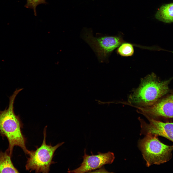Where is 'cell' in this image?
I'll list each match as a JSON object with an SVG mask.
<instances>
[{"mask_svg": "<svg viewBox=\"0 0 173 173\" xmlns=\"http://www.w3.org/2000/svg\"><path fill=\"white\" fill-rule=\"evenodd\" d=\"M11 157L7 149L4 152L0 151V173H19L14 166Z\"/></svg>", "mask_w": 173, "mask_h": 173, "instance_id": "9", "label": "cell"}, {"mask_svg": "<svg viewBox=\"0 0 173 173\" xmlns=\"http://www.w3.org/2000/svg\"><path fill=\"white\" fill-rule=\"evenodd\" d=\"M158 136L148 134L138 141V147L147 167L164 163L172 158L173 145L164 144L159 139Z\"/></svg>", "mask_w": 173, "mask_h": 173, "instance_id": "3", "label": "cell"}, {"mask_svg": "<svg viewBox=\"0 0 173 173\" xmlns=\"http://www.w3.org/2000/svg\"><path fill=\"white\" fill-rule=\"evenodd\" d=\"M46 3L45 0H27L26 3L25 7L27 8L32 9L34 15H37L36 8L37 6L41 4Z\"/></svg>", "mask_w": 173, "mask_h": 173, "instance_id": "12", "label": "cell"}, {"mask_svg": "<svg viewBox=\"0 0 173 173\" xmlns=\"http://www.w3.org/2000/svg\"><path fill=\"white\" fill-rule=\"evenodd\" d=\"M148 119L173 118V93L162 97L153 104L139 108Z\"/></svg>", "mask_w": 173, "mask_h": 173, "instance_id": "6", "label": "cell"}, {"mask_svg": "<svg viewBox=\"0 0 173 173\" xmlns=\"http://www.w3.org/2000/svg\"><path fill=\"white\" fill-rule=\"evenodd\" d=\"M172 79L161 81L154 73L147 75L130 96L129 101L142 107L153 104L169 92L168 85Z\"/></svg>", "mask_w": 173, "mask_h": 173, "instance_id": "2", "label": "cell"}, {"mask_svg": "<svg viewBox=\"0 0 173 173\" xmlns=\"http://www.w3.org/2000/svg\"><path fill=\"white\" fill-rule=\"evenodd\" d=\"M117 53L121 56H132L134 53L132 44L127 43H123L118 48Z\"/></svg>", "mask_w": 173, "mask_h": 173, "instance_id": "11", "label": "cell"}, {"mask_svg": "<svg viewBox=\"0 0 173 173\" xmlns=\"http://www.w3.org/2000/svg\"><path fill=\"white\" fill-rule=\"evenodd\" d=\"M82 38L89 45L101 62L107 61L113 51L124 43L121 36H93L90 30H85L82 35Z\"/></svg>", "mask_w": 173, "mask_h": 173, "instance_id": "5", "label": "cell"}, {"mask_svg": "<svg viewBox=\"0 0 173 173\" xmlns=\"http://www.w3.org/2000/svg\"><path fill=\"white\" fill-rule=\"evenodd\" d=\"M23 89H16L9 97L8 108L3 111L0 110V134L8 140L9 147L7 149L11 157L15 146L20 147L26 154H28L29 151L27 148L26 139L21 130L23 124L19 116L15 114L14 110L15 98Z\"/></svg>", "mask_w": 173, "mask_h": 173, "instance_id": "1", "label": "cell"}, {"mask_svg": "<svg viewBox=\"0 0 173 173\" xmlns=\"http://www.w3.org/2000/svg\"><path fill=\"white\" fill-rule=\"evenodd\" d=\"M148 119V124L139 119L141 123L140 135L151 134L164 137L173 142V122H163L152 118Z\"/></svg>", "mask_w": 173, "mask_h": 173, "instance_id": "8", "label": "cell"}, {"mask_svg": "<svg viewBox=\"0 0 173 173\" xmlns=\"http://www.w3.org/2000/svg\"><path fill=\"white\" fill-rule=\"evenodd\" d=\"M155 17L158 20L166 23L173 22V3L161 6L156 12Z\"/></svg>", "mask_w": 173, "mask_h": 173, "instance_id": "10", "label": "cell"}, {"mask_svg": "<svg viewBox=\"0 0 173 173\" xmlns=\"http://www.w3.org/2000/svg\"><path fill=\"white\" fill-rule=\"evenodd\" d=\"M47 126L44 130L43 139L41 145L35 150H29V157L25 165V169L31 172L48 173L50 171V165L54 163L52 161L54 154L56 150L64 143H59L53 146L47 145L46 142Z\"/></svg>", "mask_w": 173, "mask_h": 173, "instance_id": "4", "label": "cell"}, {"mask_svg": "<svg viewBox=\"0 0 173 173\" xmlns=\"http://www.w3.org/2000/svg\"><path fill=\"white\" fill-rule=\"evenodd\" d=\"M83 161L80 167L72 170H69V173H84L90 172L101 168L106 164H111L115 159L114 153L109 152L105 153L98 152V154L91 155L87 154L85 149L83 156Z\"/></svg>", "mask_w": 173, "mask_h": 173, "instance_id": "7", "label": "cell"}]
</instances>
